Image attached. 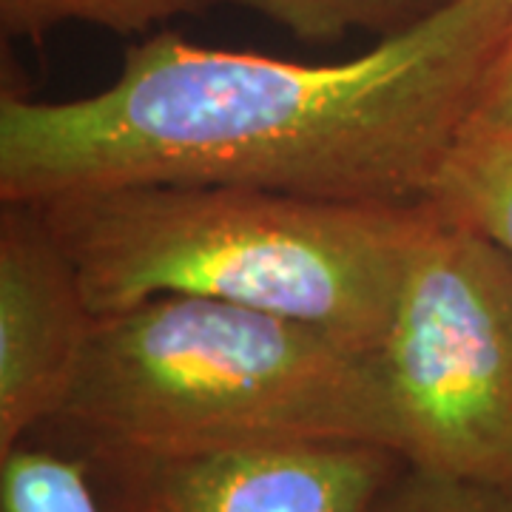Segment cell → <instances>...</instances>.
I'll return each mask as SVG.
<instances>
[{
  "instance_id": "4",
  "label": "cell",
  "mask_w": 512,
  "mask_h": 512,
  "mask_svg": "<svg viewBox=\"0 0 512 512\" xmlns=\"http://www.w3.org/2000/svg\"><path fill=\"white\" fill-rule=\"evenodd\" d=\"M373 353L404 464L512 495L507 251L436 208Z\"/></svg>"
},
{
  "instance_id": "7",
  "label": "cell",
  "mask_w": 512,
  "mask_h": 512,
  "mask_svg": "<svg viewBox=\"0 0 512 512\" xmlns=\"http://www.w3.org/2000/svg\"><path fill=\"white\" fill-rule=\"evenodd\" d=\"M427 202L512 259V137L461 134Z\"/></svg>"
},
{
  "instance_id": "2",
  "label": "cell",
  "mask_w": 512,
  "mask_h": 512,
  "mask_svg": "<svg viewBox=\"0 0 512 512\" xmlns=\"http://www.w3.org/2000/svg\"><path fill=\"white\" fill-rule=\"evenodd\" d=\"M97 316L202 296L376 350L433 202L362 205L245 185L146 183L37 200Z\"/></svg>"
},
{
  "instance_id": "6",
  "label": "cell",
  "mask_w": 512,
  "mask_h": 512,
  "mask_svg": "<svg viewBox=\"0 0 512 512\" xmlns=\"http://www.w3.org/2000/svg\"><path fill=\"white\" fill-rule=\"evenodd\" d=\"M72 259L35 202L0 211V456L63 404L92 339Z\"/></svg>"
},
{
  "instance_id": "5",
  "label": "cell",
  "mask_w": 512,
  "mask_h": 512,
  "mask_svg": "<svg viewBox=\"0 0 512 512\" xmlns=\"http://www.w3.org/2000/svg\"><path fill=\"white\" fill-rule=\"evenodd\" d=\"M100 512H373L404 461L362 441L86 453Z\"/></svg>"
},
{
  "instance_id": "3",
  "label": "cell",
  "mask_w": 512,
  "mask_h": 512,
  "mask_svg": "<svg viewBox=\"0 0 512 512\" xmlns=\"http://www.w3.org/2000/svg\"><path fill=\"white\" fill-rule=\"evenodd\" d=\"M26 441L66 456L302 441L396 453L373 350L202 296H157L97 316L66 399Z\"/></svg>"
},
{
  "instance_id": "9",
  "label": "cell",
  "mask_w": 512,
  "mask_h": 512,
  "mask_svg": "<svg viewBox=\"0 0 512 512\" xmlns=\"http://www.w3.org/2000/svg\"><path fill=\"white\" fill-rule=\"evenodd\" d=\"M251 9L293 37L308 43L339 40L353 29L379 37L399 35L421 20L433 18L453 0H228Z\"/></svg>"
},
{
  "instance_id": "8",
  "label": "cell",
  "mask_w": 512,
  "mask_h": 512,
  "mask_svg": "<svg viewBox=\"0 0 512 512\" xmlns=\"http://www.w3.org/2000/svg\"><path fill=\"white\" fill-rule=\"evenodd\" d=\"M228 0H0L3 37L40 40L63 23H89L117 35H148L183 15H202Z\"/></svg>"
},
{
  "instance_id": "11",
  "label": "cell",
  "mask_w": 512,
  "mask_h": 512,
  "mask_svg": "<svg viewBox=\"0 0 512 512\" xmlns=\"http://www.w3.org/2000/svg\"><path fill=\"white\" fill-rule=\"evenodd\" d=\"M373 512H512V495L404 464Z\"/></svg>"
},
{
  "instance_id": "10",
  "label": "cell",
  "mask_w": 512,
  "mask_h": 512,
  "mask_svg": "<svg viewBox=\"0 0 512 512\" xmlns=\"http://www.w3.org/2000/svg\"><path fill=\"white\" fill-rule=\"evenodd\" d=\"M0 512H100L80 458L23 441L0 456Z\"/></svg>"
},
{
  "instance_id": "1",
  "label": "cell",
  "mask_w": 512,
  "mask_h": 512,
  "mask_svg": "<svg viewBox=\"0 0 512 512\" xmlns=\"http://www.w3.org/2000/svg\"><path fill=\"white\" fill-rule=\"evenodd\" d=\"M512 0H453L345 63L208 49L174 32L128 46L77 100H0V202L117 185H245L362 205L430 200Z\"/></svg>"
},
{
  "instance_id": "12",
  "label": "cell",
  "mask_w": 512,
  "mask_h": 512,
  "mask_svg": "<svg viewBox=\"0 0 512 512\" xmlns=\"http://www.w3.org/2000/svg\"><path fill=\"white\" fill-rule=\"evenodd\" d=\"M461 134L512 137V23L478 80Z\"/></svg>"
}]
</instances>
